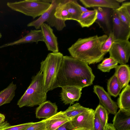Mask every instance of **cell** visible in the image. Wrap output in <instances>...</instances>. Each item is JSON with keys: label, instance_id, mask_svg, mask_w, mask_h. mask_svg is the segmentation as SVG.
Here are the masks:
<instances>
[{"label": "cell", "instance_id": "13", "mask_svg": "<svg viewBox=\"0 0 130 130\" xmlns=\"http://www.w3.org/2000/svg\"><path fill=\"white\" fill-rule=\"evenodd\" d=\"M61 99L66 105L74 104L80 99L82 88L75 86H67L61 87Z\"/></svg>", "mask_w": 130, "mask_h": 130}, {"label": "cell", "instance_id": "30", "mask_svg": "<svg viewBox=\"0 0 130 130\" xmlns=\"http://www.w3.org/2000/svg\"><path fill=\"white\" fill-rule=\"evenodd\" d=\"M115 40L112 32L108 35L107 39L104 43L101 49V52L105 55L109 51Z\"/></svg>", "mask_w": 130, "mask_h": 130}, {"label": "cell", "instance_id": "26", "mask_svg": "<svg viewBox=\"0 0 130 130\" xmlns=\"http://www.w3.org/2000/svg\"><path fill=\"white\" fill-rule=\"evenodd\" d=\"M67 0H60L55 8L54 13V15L57 18L65 21L70 20L66 6Z\"/></svg>", "mask_w": 130, "mask_h": 130}, {"label": "cell", "instance_id": "36", "mask_svg": "<svg viewBox=\"0 0 130 130\" xmlns=\"http://www.w3.org/2000/svg\"><path fill=\"white\" fill-rule=\"evenodd\" d=\"M106 130H115L112 124L111 123H107L106 127Z\"/></svg>", "mask_w": 130, "mask_h": 130}, {"label": "cell", "instance_id": "24", "mask_svg": "<svg viewBox=\"0 0 130 130\" xmlns=\"http://www.w3.org/2000/svg\"><path fill=\"white\" fill-rule=\"evenodd\" d=\"M76 0H67L66 6L70 20L78 22L82 13Z\"/></svg>", "mask_w": 130, "mask_h": 130}, {"label": "cell", "instance_id": "8", "mask_svg": "<svg viewBox=\"0 0 130 130\" xmlns=\"http://www.w3.org/2000/svg\"><path fill=\"white\" fill-rule=\"evenodd\" d=\"M97 11V19L95 22L98 24L104 33L108 35L112 32L113 9L108 8L94 7Z\"/></svg>", "mask_w": 130, "mask_h": 130}, {"label": "cell", "instance_id": "27", "mask_svg": "<svg viewBox=\"0 0 130 130\" xmlns=\"http://www.w3.org/2000/svg\"><path fill=\"white\" fill-rule=\"evenodd\" d=\"M122 89L118 79L114 74L108 81L107 90L108 93L110 95L116 97L119 94Z\"/></svg>", "mask_w": 130, "mask_h": 130}, {"label": "cell", "instance_id": "12", "mask_svg": "<svg viewBox=\"0 0 130 130\" xmlns=\"http://www.w3.org/2000/svg\"><path fill=\"white\" fill-rule=\"evenodd\" d=\"M40 28L43 35L44 42L48 50L53 53L59 52L57 38L54 34L53 29L45 23L41 25Z\"/></svg>", "mask_w": 130, "mask_h": 130}, {"label": "cell", "instance_id": "38", "mask_svg": "<svg viewBox=\"0 0 130 130\" xmlns=\"http://www.w3.org/2000/svg\"><path fill=\"white\" fill-rule=\"evenodd\" d=\"M5 117L4 115L0 113V126L5 121Z\"/></svg>", "mask_w": 130, "mask_h": 130}, {"label": "cell", "instance_id": "31", "mask_svg": "<svg viewBox=\"0 0 130 130\" xmlns=\"http://www.w3.org/2000/svg\"><path fill=\"white\" fill-rule=\"evenodd\" d=\"M25 130H46L45 119L40 121L34 122Z\"/></svg>", "mask_w": 130, "mask_h": 130}, {"label": "cell", "instance_id": "19", "mask_svg": "<svg viewBox=\"0 0 130 130\" xmlns=\"http://www.w3.org/2000/svg\"><path fill=\"white\" fill-rule=\"evenodd\" d=\"M115 73L122 89L128 84L130 80V69L129 65L122 64L115 68Z\"/></svg>", "mask_w": 130, "mask_h": 130}, {"label": "cell", "instance_id": "37", "mask_svg": "<svg viewBox=\"0 0 130 130\" xmlns=\"http://www.w3.org/2000/svg\"><path fill=\"white\" fill-rule=\"evenodd\" d=\"M77 5L82 13L86 12L89 10L87 9L86 8L84 7L81 6L78 3H77Z\"/></svg>", "mask_w": 130, "mask_h": 130}, {"label": "cell", "instance_id": "35", "mask_svg": "<svg viewBox=\"0 0 130 130\" xmlns=\"http://www.w3.org/2000/svg\"><path fill=\"white\" fill-rule=\"evenodd\" d=\"M115 61L112 58L109 57L108 58H105L101 64L104 65L110 63Z\"/></svg>", "mask_w": 130, "mask_h": 130}, {"label": "cell", "instance_id": "34", "mask_svg": "<svg viewBox=\"0 0 130 130\" xmlns=\"http://www.w3.org/2000/svg\"><path fill=\"white\" fill-rule=\"evenodd\" d=\"M55 130H75L70 121L67 122Z\"/></svg>", "mask_w": 130, "mask_h": 130}, {"label": "cell", "instance_id": "33", "mask_svg": "<svg viewBox=\"0 0 130 130\" xmlns=\"http://www.w3.org/2000/svg\"><path fill=\"white\" fill-rule=\"evenodd\" d=\"M93 124L92 130H106L101 122L96 113L94 112Z\"/></svg>", "mask_w": 130, "mask_h": 130}, {"label": "cell", "instance_id": "39", "mask_svg": "<svg viewBox=\"0 0 130 130\" xmlns=\"http://www.w3.org/2000/svg\"><path fill=\"white\" fill-rule=\"evenodd\" d=\"M116 1L118 3H123L126 0H116Z\"/></svg>", "mask_w": 130, "mask_h": 130}, {"label": "cell", "instance_id": "21", "mask_svg": "<svg viewBox=\"0 0 130 130\" xmlns=\"http://www.w3.org/2000/svg\"><path fill=\"white\" fill-rule=\"evenodd\" d=\"M82 13L78 22L82 27H88L92 25L97 19V11L94 8Z\"/></svg>", "mask_w": 130, "mask_h": 130}, {"label": "cell", "instance_id": "25", "mask_svg": "<svg viewBox=\"0 0 130 130\" xmlns=\"http://www.w3.org/2000/svg\"><path fill=\"white\" fill-rule=\"evenodd\" d=\"M90 109L84 107L77 103L69 106L66 110L63 111L67 118L70 121L72 119L81 113Z\"/></svg>", "mask_w": 130, "mask_h": 130}, {"label": "cell", "instance_id": "3", "mask_svg": "<svg viewBox=\"0 0 130 130\" xmlns=\"http://www.w3.org/2000/svg\"><path fill=\"white\" fill-rule=\"evenodd\" d=\"M31 79L29 87L17 102L20 108L39 105L46 101L47 92L43 85L42 72L40 70Z\"/></svg>", "mask_w": 130, "mask_h": 130}, {"label": "cell", "instance_id": "6", "mask_svg": "<svg viewBox=\"0 0 130 130\" xmlns=\"http://www.w3.org/2000/svg\"><path fill=\"white\" fill-rule=\"evenodd\" d=\"M60 0H53L49 8L37 19L28 23V27H34L36 30L46 22L50 27H54L58 31L62 30L66 26L65 21L57 18L54 15L55 9Z\"/></svg>", "mask_w": 130, "mask_h": 130}, {"label": "cell", "instance_id": "5", "mask_svg": "<svg viewBox=\"0 0 130 130\" xmlns=\"http://www.w3.org/2000/svg\"><path fill=\"white\" fill-rule=\"evenodd\" d=\"M7 5L12 10L32 17L33 19L41 16L50 7L51 3L42 0H25L8 2Z\"/></svg>", "mask_w": 130, "mask_h": 130}, {"label": "cell", "instance_id": "4", "mask_svg": "<svg viewBox=\"0 0 130 130\" xmlns=\"http://www.w3.org/2000/svg\"><path fill=\"white\" fill-rule=\"evenodd\" d=\"M63 56L60 52L49 53L40 63L44 87L48 91L57 88V77Z\"/></svg>", "mask_w": 130, "mask_h": 130}, {"label": "cell", "instance_id": "7", "mask_svg": "<svg viewBox=\"0 0 130 130\" xmlns=\"http://www.w3.org/2000/svg\"><path fill=\"white\" fill-rule=\"evenodd\" d=\"M109 57L120 64H125L130 56V42L129 40H115L109 51Z\"/></svg>", "mask_w": 130, "mask_h": 130}, {"label": "cell", "instance_id": "2", "mask_svg": "<svg viewBox=\"0 0 130 130\" xmlns=\"http://www.w3.org/2000/svg\"><path fill=\"white\" fill-rule=\"evenodd\" d=\"M108 37L105 34L79 38L68 48V51L71 56L88 64L99 62L103 59L105 55L101 49Z\"/></svg>", "mask_w": 130, "mask_h": 130}, {"label": "cell", "instance_id": "20", "mask_svg": "<svg viewBox=\"0 0 130 130\" xmlns=\"http://www.w3.org/2000/svg\"><path fill=\"white\" fill-rule=\"evenodd\" d=\"M17 86L12 82L7 88L0 92V106L10 103L15 96Z\"/></svg>", "mask_w": 130, "mask_h": 130}, {"label": "cell", "instance_id": "40", "mask_svg": "<svg viewBox=\"0 0 130 130\" xmlns=\"http://www.w3.org/2000/svg\"><path fill=\"white\" fill-rule=\"evenodd\" d=\"M2 37V35L0 31V39Z\"/></svg>", "mask_w": 130, "mask_h": 130}, {"label": "cell", "instance_id": "22", "mask_svg": "<svg viewBox=\"0 0 130 130\" xmlns=\"http://www.w3.org/2000/svg\"><path fill=\"white\" fill-rule=\"evenodd\" d=\"M117 104L120 109H130V86L129 85L124 87L119 94Z\"/></svg>", "mask_w": 130, "mask_h": 130}, {"label": "cell", "instance_id": "28", "mask_svg": "<svg viewBox=\"0 0 130 130\" xmlns=\"http://www.w3.org/2000/svg\"><path fill=\"white\" fill-rule=\"evenodd\" d=\"M94 112L96 113L103 126L106 128L108 123V115L109 113L102 105L99 104L96 108Z\"/></svg>", "mask_w": 130, "mask_h": 130}, {"label": "cell", "instance_id": "14", "mask_svg": "<svg viewBox=\"0 0 130 130\" xmlns=\"http://www.w3.org/2000/svg\"><path fill=\"white\" fill-rule=\"evenodd\" d=\"M112 122L115 130H130V109H120L115 115Z\"/></svg>", "mask_w": 130, "mask_h": 130}, {"label": "cell", "instance_id": "1", "mask_svg": "<svg viewBox=\"0 0 130 130\" xmlns=\"http://www.w3.org/2000/svg\"><path fill=\"white\" fill-rule=\"evenodd\" d=\"M95 78L87 64L71 56H63L57 76V87L70 86L82 89L92 85Z\"/></svg>", "mask_w": 130, "mask_h": 130}, {"label": "cell", "instance_id": "29", "mask_svg": "<svg viewBox=\"0 0 130 130\" xmlns=\"http://www.w3.org/2000/svg\"><path fill=\"white\" fill-rule=\"evenodd\" d=\"M34 123L31 122L10 125L7 121H4L0 125V130H25Z\"/></svg>", "mask_w": 130, "mask_h": 130}, {"label": "cell", "instance_id": "32", "mask_svg": "<svg viewBox=\"0 0 130 130\" xmlns=\"http://www.w3.org/2000/svg\"><path fill=\"white\" fill-rule=\"evenodd\" d=\"M118 63L116 61L104 65L100 63L98 65V68L103 72H109L111 69L115 68L118 66Z\"/></svg>", "mask_w": 130, "mask_h": 130}, {"label": "cell", "instance_id": "15", "mask_svg": "<svg viewBox=\"0 0 130 130\" xmlns=\"http://www.w3.org/2000/svg\"><path fill=\"white\" fill-rule=\"evenodd\" d=\"M40 41H44L42 32L41 30H31L26 36L17 40L0 46V48L9 46L34 42L38 43Z\"/></svg>", "mask_w": 130, "mask_h": 130}, {"label": "cell", "instance_id": "10", "mask_svg": "<svg viewBox=\"0 0 130 130\" xmlns=\"http://www.w3.org/2000/svg\"><path fill=\"white\" fill-rule=\"evenodd\" d=\"M112 32L115 40H129L130 37V26L120 19L113 9L112 10Z\"/></svg>", "mask_w": 130, "mask_h": 130}, {"label": "cell", "instance_id": "16", "mask_svg": "<svg viewBox=\"0 0 130 130\" xmlns=\"http://www.w3.org/2000/svg\"><path fill=\"white\" fill-rule=\"evenodd\" d=\"M57 110L56 103L46 101L39 105L36 109V117L39 119L48 118L56 114L57 112Z\"/></svg>", "mask_w": 130, "mask_h": 130}, {"label": "cell", "instance_id": "23", "mask_svg": "<svg viewBox=\"0 0 130 130\" xmlns=\"http://www.w3.org/2000/svg\"><path fill=\"white\" fill-rule=\"evenodd\" d=\"M114 10L120 19L130 26V2H124L119 8Z\"/></svg>", "mask_w": 130, "mask_h": 130}, {"label": "cell", "instance_id": "11", "mask_svg": "<svg viewBox=\"0 0 130 130\" xmlns=\"http://www.w3.org/2000/svg\"><path fill=\"white\" fill-rule=\"evenodd\" d=\"M93 92L98 97L100 103L111 114L115 115L118 108L116 103L113 101L108 92L102 87L94 85Z\"/></svg>", "mask_w": 130, "mask_h": 130}, {"label": "cell", "instance_id": "9", "mask_svg": "<svg viewBox=\"0 0 130 130\" xmlns=\"http://www.w3.org/2000/svg\"><path fill=\"white\" fill-rule=\"evenodd\" d=\"M95 110L90 109L72 119L70 121L75 130H92Z\"/></svg>", "mask_w": 130, "mask_h": 130}, {"label": "cell", "instance_id": "18", "mask_svg": "<svg viewBox=\"0 0 130 130\" xmlns=\"http://www.w3.org/2000/svg\"><path fill=\"white\" fill-rule=\"evenodd\" d=\"M45 120L46 130H55L65 123L70 121L62 111L57 112Z\"/></svg>", "mask_w": 130, "mask_h": 130}, {"label": "cell", "instance_id": "17", "mask_svg": "<svg viewBox=\"0 0 130 130\" xmlns=\"http://www.w3.org/2000/svg\"><path fill=\"white\" fill-rule=\"evenodd\" d=\"M86 7L108 8L116 9L120 6L116 0H80Z\"/></svg>", "mask_w": 130, "mask_h": 130}]
</instances>
